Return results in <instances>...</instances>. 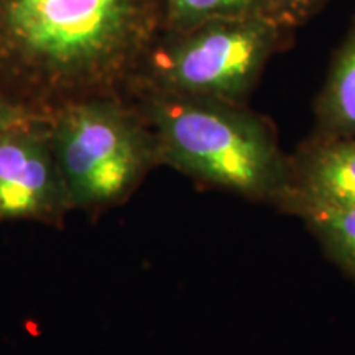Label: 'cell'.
<instances>
[{
    "mask_svg": "<svg viewBox=\"0 0 355 355\" xmlns=\"http://www.w3.org/2000/svg\"><path fill=\"white\" fill-rule=\"evenodd\" d=\"M311 133L355 135V17L331 58L327 74L313 105Z\"/></svg>",
    "mask_w": 355,
    "mask_h": 355,
    "instance_id": "obj_7",
    "label": "cell"
},
{
    "mask_svg": "<svg viewBox=\"0 0 355 355\" xmlns=\"http://www.w3.org/2000/svg\"><path fill=\"white\" fill-rule=\"evenodd\" d=\"M295 30L266 15L220 19L155 40L127 96L133 92L248 104L266 66L286 51Z\"/></svg>",
    "mask_w": 355,
    "mask_h": 355,
    "instance_id": "obj_3",
    "label": "cell"
},
{
    "mask_svg": "<svg viewBox=\"0 0 355 355\" xmlns=\"http://www.w3.org/2000/svg\"><path fill=\"white\" fill-rule=\"evenodd\" d=\"M324 255L355 283V206L304 219Z\"/></svg>",
    "mask_w": 355,
    "mask_h": 355,
    "instance_id": "obj_9",
    "label": "cell"
},
{
    "mask_svg": "<svg viewBox=\"0 0 355 355\" xmlns=\"http://www.w3.org/2000/svg\"><path fill=\"white\" fill-rule=\"evenodd\" d=\"M152 128L158 163L201 184L279 211L288 188L290 153L278 128L250 104L133 92Z\"/></svg>",
    "mask_w": 355,
    "mask_h": 355,
    "instance_id": "obj_2",
    "label": "cell"
},
{
    "mask_svg": "<svg viewBox=\"0 0 355 355\" xmlns=\"http://www.w3.org/2000/svg\"><path fill=\"white\" fill-rule=\"evenodd\" d=\"M324 3L326 0H266V13L279 25L296 30L308 24Z\"/></svg>",
    "mask_w": 355,
    "mask_h": 355,
    "instance_id": "obj_10",
    "label": "cell"
},
{
    "mask_svg": "<svg viewBox=\"0 0 355 355\" xmlns=\"http://www.w3.org/2000/svg\"><path fill=\"white\" fill-rule=\"evenodd\" d=\"M71 207L46 115L0 139V222L60 220Z\"/></svg>",
    "mask_w": 355,
    "mask_h": 355,
    "instance_id": "obj_5",
    "label": "cell"
},
{
    "mask_svg": "<svg viewBox=\"0 0 355 355\" xmlns=\"http://www.w3.org/2000/svg\"><path fill=\"white\" fill-rule=\"evenodd\" d=\"M35 115H44L37 114L33 110L24 107V105L15 102L10 97L0 92V139L13 127L20 125L21 122L28 121V119L35 117Z\"/></svg>",
    "mask_w": 355,
    "mask_h": 355,
    "instance_id": "obj_11",
    "label": "cell"
},
{
    "mask_svg": "<svg viewBox=\"0 0 355 355\" xmlns=\"http://www.w3.org/2000/svg\"><path fill=\"white\" fill-rule=\"evenodd\" d=\"M162 0H0V92L37 114L127 96Z\"/></svg>",
    "mask_w": 355,
    "mask_h": 355,
    "instance_id": "obj_1",
    "label": "cell"
},
{
    "mask_svg": "<svg viewBox=\"0 0 355 355\" xmlns=\"http://www.w3.org/2000/svg\"><path fill=\"white\" fill-rule=\"evenodd\" d=\"M350 206H355V135L309 133L290 153L279 212L304 220Z\"/></svg>",
    "mask_w": 355,
    "mask_h": 355,
    "instance_id": "obj_6",
    "label": "cell"
},
{
    "mask_svg": "<svg viewBox=\"0 0 355 355\" xmlns=\"http://www.w3.org/2000/svg\"><path fill=\"white\" fill-rule=\"evenodd\" d=\"M71 207L119 204L158 166L155 137L128 96L74 101L48 114Z\"/></svg>",
    "mask_w": 355,
    "mask_h": 355,
    "instance_id": "obj_4",
    "label": "cell"
},
{
    "mask_svg": "<svg viewBox=\"0 0 355 355\" xmlns=\"http://www.w3.org/2000/svg\"><path fill=\"white\" fill-rule=\"evenodd\" d=\"M163 32L186 30L206 21L266 15V0H162Z\"/></svg>",
    "mask_w": 355,
    "mask_h": 355,
    "instance_id": "obj_8",
    "label": "cell"
}]
</instances>
